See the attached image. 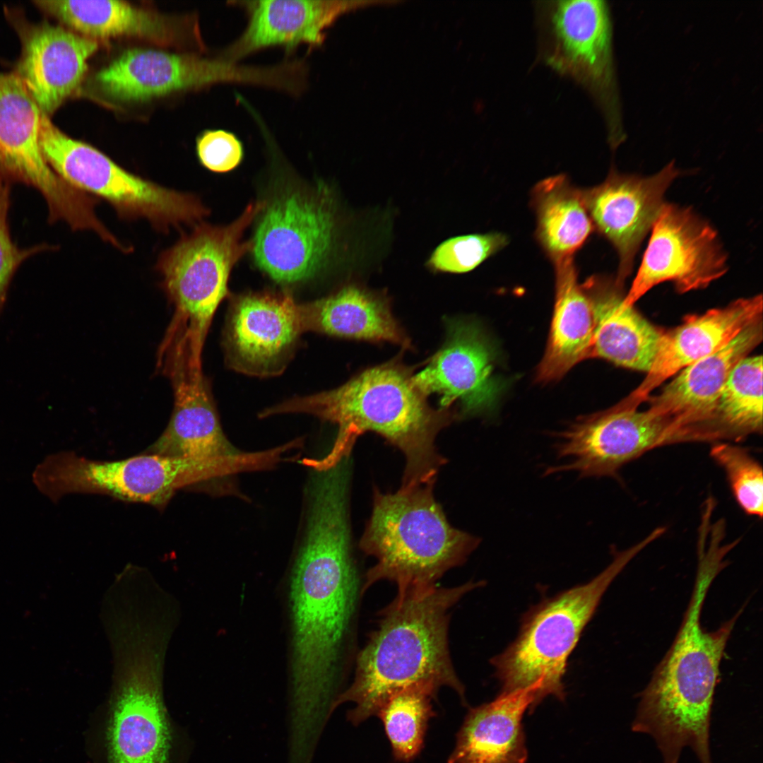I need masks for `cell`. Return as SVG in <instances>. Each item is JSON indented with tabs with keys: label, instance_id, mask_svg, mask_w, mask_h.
Instances as JSON below:
<instances>
[{
	"label": "cell",
	"instance_id": "cell-18",
	"mask_svg": "<svg viewBox=\"0 0 763 763\" xmlns=\"http://www.w3.org/2000/svg\"><path fill=\"white\" fill-rule=\"evenodd\" d=\"M679 175L673 162L645 177L611 170L604 182L583 189L594 230L618 255L620 282L632 272L637 253L665 203L666 191Z\"/></svg>",
	"mask_w": 763,
	"mask_h": 763
},
{
	"label": "cell",
	"instance_id": "cell-3",
	"mask_svg": "<svg viewBox=\"0 0 763 763\" xmlns=\"http://www.w3.org/2000/svg\"><path fill=\"white\" fill-rule=\"evenodd\" d=\"M692 596L679 631L649 682L639 695L634 732L650 735L663 763H679L690 747L699 763H712L709 726L719 669L725 649L743 607L718 629L702 626L704 602L716 576L727 565L719 552L697 553Z\"/></svg>",
	"mask_w": 763,
	"mask_h": 763
},
{
	"label": "cell",
	"instance_id": "cell-36",
	"mask_svg": "<svg viewBox=\"0 0 763 763\" xmlns=\"http://www.w3.org/2000/svg\"><path fill=\"white\" fill-rule=\"evenodd\" d=\"M196 153L201 164L215 172H227L237 167L244 157L241 140L225 129H208L196 139Z\"/></svg>",
	"mask_w": 763,
	"mask_h": 763
},
{
	"label": "cell",
	"instance_id": "cell-11",
	"mask_svg": "<svg viewBox=\"0 0 763 763\" xmlns=\"http://www.w3.org/2000/svg\"><path fill=\"white\" fill-rule=\"evenodd\" d=\"M160 365L172 383L174 408L165 430L143 452L188 461L206 470L216 481L271 469L286 461L283 445L247 452L230 443L211 399L201 362L175 354Z\"/></svg>",
	"mask_w": 763,
	"mask_h": 763
},
{
	"label": "cell",
	"instance_id": "cell-10",
	"mask_svg": "<svg viewBox=\"0 0 763 763\" xmlns=\"http://www.w3.org/2000/svg\"><path fill=\"white\" fill-rule=\"evenodd\" d=\"M264 207L263 203L249 204L227 226L199 223L160 254L155 269L175 307L169 332L203 350L211 319L227 293L231 269L252 248V243L242 242L243 232Z\"/></svg>",
	"mask_w": 763,
	"mask_h": 763
},
{
	"label": "cell",
	"instance_id": "cell-19",
	"mask_svg": "<svg viewBox=\"0 0 763 763\" xmlns=\"http://www.w3.org/2000/svg\"><path fill=\"white\" fill-rule=\"evenodd\" d=\"M6 11L22 48L14 72L41 112L49 117L82 83L97 43L63 26L45 20L33 23L16 11Z\"/></svg>",
	"mask_w": 763,
	"mask_h": 763
},
{
	"label": "cell",
	"instance_id": "cell-27",
	"mask_svg": "<svg viewBox=\"0 0 763 763\" xmlns=\"http://www.w3.org/2000/svg\"><path fill=\"white\" fill-rule=\"evenodd\" d=\"M555 298L547 347L536 379L548 383L562 378L580 362L591 357L595 329L591 301L582 283L574 257L553 264Z\"/></svg>",
	"mask_w": 763,
	"mask_h": 763
},
{
	"label": "cell",
	"instance_id": "cell-9",
	"mask_svg": "<svg viewBox=\"0 0 763 763\" xmlns=\"http://www.w3.org/2000/svg\"><path fill=\"white\" fill-rule=\"evenodd\" d=\"M42 152L67 183L107 201L126 220H147L158 232L195 225L209 213L196 196L171 189L131 173L93 146L72 138L42 114Z\"/></svg>",
	"mask_w": 763,
	"mask_h": 763
},
{
	"label": "cell",
	"instance_id": "cell-1",
	"mask_svg": "<svg viewBox=\"0 0 763 763\" xmlns=\"http://www.w3.org/2000/svg\"><path fill=\"white\" fill-rule=\"evenodd\" d=\"M308 499L289 583L292 721L302 725L312 724L327 704L331 711L359 589L347 497L323 490Z\"/></svg>",
	"mask_w": 763,
	"mask_h": 763
},
{
	"label": "cell",
	"instance_id": "cell-14",
	"mask_svg": "<svg viewBox=\"0 0 763 763\" xmlns=\"http://www.w3.org/2000/svg\"><path fill=\"white\" fill-rule=\"evenodd\" d=\"M555 437V454L562 463L548 467L545 474L571 471L582 478H616L621 468L645 453L682 442L671 419L619 403L576 418Z\"/></svg>",
	"mask_w": 763,
	"mask_h": 763
},
{
	"label": "cell",
	"instance_id": "cell-15",
	"mask_svg": "<svg viewBox=\"0 0 763 763\" xmlns=\"http://www.w3.org/2000/svg\"><path fill=\"white\" fill-rule=\"evenodd\" d=\"M324 187L284 192L264 210L252 248L255 262L272 279L293 283L315 274L333 246L336 215Z\"/></svg>",
	"mask_w": 763,
	"mask_h": 763
},
{
	"label": "cell",
	"instance_id": "cell-33",
	"mask_svg": "<svg viewBox=\"0 0 763 763\" xmlns=\"http://www.w3.org/2000/svg\"><path fill=\"white\" fill-rule=\"evenodd\" d=\"M710 455L725 471L733 496L748 515L762 517L763 473L759 463L745 449L718 442Z\"/></svg>",
	"mask_w": 763,
	"mask_h": 763
},
{
	"label": "cell",
	"instance_id": "cell-30",
	"mask_svg": "<svg viewBox=\"0 0 763 763\" xmlns=\"http://www.w3.org/2000/svg\"><path fill=\"white\" fill-rule=\"evenodd\" d=\"M531 203L536 237L554 263L574 257L594 230L583 189L564 175L547 177L533 187Z\"/></svg>",
	"mask_w": 763,
	"mask_h": 763
},
{
	"label": "cell",
	"instance_id": "cell-29",
	"mask_svg": "<svg viewBox=\"0 0 763 763\" xmlns=\"http://www.w3.org/2000/svg\"><path fill=\"white\" fill-rule=\"evenodd\" d=\"M302 331L299 304L289 296H244L232 319L233 347L239 358L255 366L271 363Z\"/></svg>",
	"mask_w": 763,
	"mask_h": 763
},
{
	"label": "cell",
	"instance_id": "cell-16",
	"mask_svg": "<svg viewBox=\"0 0 763 763\" xmlns=\"http://www.w3.org/2000/svg\"><path fill=\"white\" fill-rule=\"evenodd\" d=\"M728 270L717 231L692 209L664 203L622 304L632 307L654 286L673 282L680 292L706 288Z\"/></svg>",
	"mask_w": 763,
	"mask_h": 763
},
{
	"label": "cell",
	"instance_id": "cell-34",
	"mask_svg": "<svg viewBox=\"0 0 763 763\" xmlns=\"http://www.w3.org/2000/svg\"><path fill=\"white\" fill-rule=\"evenodd\" d=\"M508 243V237L497 232L453 237L434 249L425 265L434 273L470 272Z\"/></svg>",
	"mask_w": 763,
	"mask_h": 763
},
{
	"label": "cell",
	"instance_id": "cell-17",
	"mask_svg": "<svg viewBox=\"0 0 763 763\" xmlns=\"http://www.w3.org/2000/svg\"><path fill=\"white\" fill-rule=\"evenodd\" d=\"M442 347L414 380L426 396L437 394L440 408L456 404L459 415H475L495 405L502 384L495 374V351L480 326L466 319L446 321Z\"/></svg>",
	"mask_w": 763,
	"mask_h": 763
},
{
	"label": "cell",
	"instance_id": "cell-31",
	"mask_svg": "<svg viewBox=\"0 0 763 763\" xmlns=\"http://www.w3.org/2000/svg\"><path fill=\"white\" fill-rule=\"evenodd\" d=\"M714 427L718 442L740 441L762 430V357H746L730 374L718 399Z\"/></svg>",
	"mask_w": 763,
	"mask_h": 763
},
{
	"label": "cell",
	"instance_id": "cell-25",
	"mask_svg": "<svg viewBox=\"0 0 763 763\" xmlns=\"http://www.w3.org/2000/svg\"><path fill=\"white\" fill-rule=\"evenodd\" d=\"M303 331L374 343L389 342L411 349L410 339L394 317L384 290L360 283L343 286L332 295L299 304Z\"/></svg>",
	"mask_w": 763,
	"mask_h": 763
},
{
	"label": "cell",
	"instance_id": "cell-28",
	"mask_svg": "<svg viewBox=\"0 0 763 763\" xmlns=\"http://www.w3.org/2000/svg\"><path fill=\"white\" fill-rule=\"evenodd\" d=\"M36 7L66 28L93 39L134 37L158 44L175 40L163 16L123 1L37 0Z\"/></svg>",
	"mask_w": 763,
	"mask_h": 763
},
{
	"label": "cell",
	"instance_id": "cell-21",
	"mask_svg": "<svg viewBox=\"0 0 763 763\" xmlns=\"http://www.w3.org/2000/svg\"><path fill=\"white\" fill-rule=\"evenodd\" d=\"M42 112L14 72H0V172L36 189L49 211L73 203L74 189L49 165L40 144Z\"/></svg>",
	"mask_w": 763,
	"mask_h": 763
},
{
	"label": "cell",
	"instance_id": "cell-26",
	"mask_svg": "<svg viewBox=\"0 0 763 763\" xmlns=\"http://www.w3.org/2000/svg\"><path fill=\"white\" fill-rule=\"evenodd\" d=\"M536 705V692L524 689L501 692L470 709L448 763H526L521 721L526 710Z\"/></svg>",
	"mask_w": 763,
	"mask_h": 763
},
{
	"label": "cell",
	"instance_id": "cell-5",
	"mask_svg": "<svg viewBox=\"0 0 763 763\" xmlns=\"http://www.w3.org/2000/svg\"><path fill=\"white\" fill-rule=\"evenodd\" d=\"M434 483L401 486L394 493L374 490L360 547L376 563L362 593L382 580L395 583L398 595L429 591L478 546L479 538L449 523L434 497Z\"/></svg>",
	"mask_w": 763,
	"mask_h": 763
},
{
	"label": "cell",
	"instance_id": "cell-2",
	"mask_svg": "<svg viewBox=\"0 0 763 763\" xmlns=\"http://www.w3.org/2000/svg\"><path fill=\"white\" fill-rule=\"evenodd\" d=\"M304 413L338 426L335 442L323 458L303 459L317 471L333 467L349 457L357 438L367 431L383 437L404 454L401 486L436 480L446 460L437 451L435 438L459 418L455 409H434L414 380L413 368L398 356L369 367L339 387L295 398L264 410L261 417Z\"/></svg>",
	"mask_w": 763,
	"mask_h": 763
},
{
	"label": "cell",
	"instance_id": "cell-24",
	"mask_svg": "<svg viewBox=\"0 0 763 763\" xmlns=\"http://www.w3.org/2000/svg\"><path fill=\"white\" fill-rule=\"evenodd\" d=\"M593 305L595 329L591 357L649 372L665 333L632 307L623 305L622 283L600 276L582 283Z\"/></svg>",
	"mask_w": 763,
	"mask_h": 763
},
{
	"label": "cell",
	"instance_id": "cell-22",
	"mask_svg": "<svg viewBox=\"0 0 763 763\" xmlns=\"http://www.w3.org/2000/svg\"><path fill=\"white\" fill-rule=\"evenodd\" d=\"M362 1L254 0L231 1L242 7L247 23L241 35L218 56L232 62L258 51L278 47L289 54L299 46L321 47L326 30L343 13Z\"/></svg>",
	"mask_w": 763,
	"mask_h": 763
},
{
	"label": "cell",
	"instance_id": "cell-4",
	"mask_svg": "<svg viewBox=\"0 0 763 763\" xmlns=\"http://www.w3.org/2000/svg\"><path fill=\"white\" fill-rule=\"evenodd\" d=\"M483 582L398 595L383 611L377 629L357 658L351 685L333 702H351L348 719L358 725L376 715L394 694L422 688L436 694L455 690L465 703V688L452 665L448 644L449 610Z\"/></svg>",
	"mask_w": 763,
	"mask_h": 763
},
{
	"label": "cell",
	"instance_id": "cell-7",
	"mask_svg": "<svg viewBox=\"0 0 763 763\" xmlns=\"http://www.w3.org/2000/svg\"><path fill=\"white\" fill-rule=\"evenodd\" d=\"M110 643V762L167 763L171 734L162 684L168 642L154 631L131 629L117 634Z\"/></svg>",
	"mask_w": 763,
	"mask_h": 763
},
{
	"label": "cell",
	"instance_id": "cell-6",
	"mask_svg": "<svg viewBox=\"0 0 763 763\" xmlns=\"http://www.w3.org/2000/svg\"><path fill=\"white\" fill-rule=\"evenodd\" d=\"M649 545L646 539L615 555L592 580L545 599L524 617L516 639L491 663L502 692L532 689L537 704L565 697L568 658L605 592L627 564Z\"/></svg>",
	"mask_w": 763,
	"mask_h": 763
},
{
	"label": "cell",
	"instance_id": "cell-35",
	"mask_svg": "<svg viewBox=\"0 0 763 763\" xmlns=\"http://www.w3.org/2000/svg\"><path fill=\"white\" fill-rule=\"evenodd\" d=\"M11 180L0 172V314L11 280L20 265L35 254L50 249L42 244L20 248L12 240L8 221Z\"/></svg>",
	"mask_w": 763,
	"mask_h": 763
},
{
	"label": "cell",
	"instance_id": "cell-20",
	"mask_svg": "<svg viewBox=\"0 0 763 763\" xmlns=\"http://www.w3.org/2000/svg\"><path fill=\"white\" fill-rule=\"evenodd\" d=\"M762 340V318L718 351L685 367L653 397L649 409L671 419L687 442H718V399L733 368Z\"/></svg>",
	"mask_w": 763,
	"mask_h": 763
},
{
	"label": "cell",
	"instance_id": "cell-23",
	"mask_svg": "<svg viewBox=\"0 0 763 763\" xmlns=\"http://www.w3.org/2000/svg\"><path fill=\"white\" fill-rule=\"evenodd\" d=\"M762 296L736 300L701 315L690 316L665 332L653 364L642 382L621 403L631 408L685 367L718 351L743 330L762 318Z\"/></svg>",
	"mask_w": 763,
	"mask_h": 763
},
{
	"label": "cell",
	"instance_id": "cell-13",
	"mask_svg": "<svg viewBox=\"0 0 763 763\" xmlns=\"http://www.w3.org/2000/svg\"><path fill=\"white\" fill-rule=\"evenodd\" d=\"M94 80L97 89L107 97L135 102L223 83L283 90L288 84V73L282 64L248 66L219 57L207 58L133 49L98 71Z\"/></svg>",
	"mask_w": 763,
	"mask_h": 763
},
{
	"label": "cell",
	"instance_id": "cell-32",
	"mask_svg": "<svg viewBox=\"0 0 763 763\" xmlns=\"http://www.w3.org/2000/svg\"><path fill=\"white\" fill-rule=\"evenodd\" d=\"M435 695L410 688L394 694L377 711L396 760L410 762L422 750L428 722L435 715L431 704Z\"/></svg>",
	"mask_w": 763,
	"mask_h": 763
},
{
	"label": "cell",
	"instance_id": "cell-8",
	"mask_svg": "<svg viewBox=\"0 0 763 763\" xmlns=\"http://www.w3.org/2000/svg\"><path fill=\"white\" fill-rule=\"evenodd\" d=\"M534 8L539 58L588 94L617 147L625 136L608 6L601 0H557L536 1Z\"/></svg>",
	"mask_w": 763,
	"mask_h": 763
},
{
	"label": "cell",
	"instance_id": "cell-12",
	"mask_svg": "<svg viewBox=\"0 0 763 763\" xmlns=\"http://www.w3.org/2000/svg\"><path fill=\"white\" fill-rule=\"evenodd\" d=\"M32 480L53 503L71 493H95L162 510L176 492L214 483L204 468L182 459L142 452L118 461H97L73 451L50 454Z\"/></svg>",
	"mask_w": 763,
	"mask_h": 763
}]
</instances>
